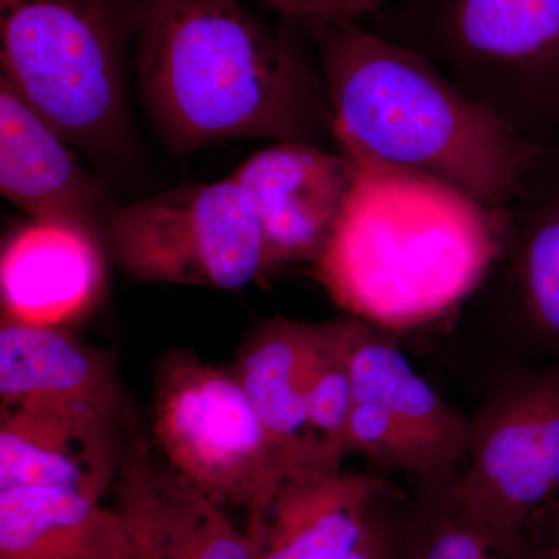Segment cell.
Wrapping results in <instances>:
<instances>
[{
  "label": "cell",
  "mask_w": 559,
  "mask_h": 559,
  "mask_svg": "<svg viewBox=\"0 0 559 559\" xmlns=\"http://www.w3.org/2000/svg\"><path fill=\"white\" fill-rule=\"evenodd\" d=\"M380 21L522 138L558 145L559 0H401Z\"/></svg>",
  "instance_id": "277c9868"
},
{
  "label": "cell",
  "mask_w": 559,
  "mask_h": 559,
  "mask_svg": "<svg viewBox=\"0 0 559 559\" xmlns=\"http://www.w3.org/2000/svg\"><path fill=\"white\" fill-rule=\"evenodd\" d=\"M143 105L171 153L224 140L334 143L320 66L240 0H135Z\"/></svg>",
  "instance_id": "6da1fadb"
},
{
  "label": "cell",
  "mask_w": 559,
  "mask_h": 559,
  "mask_svg": "<svg viewBox=\"0 0 559 559\" xmlns=\"http://www.w3.org/2000/svg\"><path fill=\"white\" fill-rule=\"evenodd\" d=\"M318 51L337 150L358 148L503 209L547 146L522 138L418 51L358 24L299 25Z\"/></svg>",
  "instance_id": "3957f363"
},
{
  "label": "cell",
  "mask_w": 559,
  "mask_h": 559,
  "mask_svg": "<svg viewBox=\"0 0 559 559\" xmlns=\"http://www.w3.org/2000/svg\"><path fill=\"white\" fill-rule=\"evenodd\" d=\"M347 452L373 468L432 484L457 473L471 440L460 414L411 366L395 334L360 320L349 355Z\"/></svg>",
  "instance_id": "9c48e42d"
},
{
  "label": "cell",
  "mask_w": 559,
  "mask_h": 559,
  "mask_svg": "<svg viewBox=\"0 0 559 559\" xmlns=\"http://www.w3.org/2000/svg\"><path fill=\"white\" fill-rule=\"evenodd\" d=\"M10 403L84 407L134 426L114 360L58 326L3 320L0 404Z\"/></svg>",
  "instance_id": "e0dca14e"
},
{
  "label": "cell",
  "mask_w": 559,
  "mask_h": 559,
  "mask_svg": "<svg viewBox=\"0 0 559 559\" xmlns=\"http://www.w3.org/2000/svg\"><path fill=\"white\" fill-rule=\"evenodd\" d=\"M127 20L117 0H0L2 76L72 145L117 162L131 148Z\"/></svg>",
  "instance_id": "5b68a950"
},
{
  "label": "cell",
  "mask_w": 559,
  "mask_h": 559,
  "mask_svg": "<svg viewBox=\"0 0 559 559\" xmlns=\"http://www.w3.org/2000/svg\"><path fill=\"white\" fill-rule=\"evenodd\" d=\"M460 499L499 530L528 533L559 498V362L511 373L471 419Z\"/></svg>",
  "instance_id": "ba28073f"
},
{
  "label": "cell",
  "mask_w": 559,
  "mask_h": 559,
  "mask_svg": "<svg viewBox=\"0 0 559 559\" xmlns=\"http://www.w3.org/2000/svg\"><path fill=\"white\" fill-rule=\"evenodd\" d=\"M114 507L139 559H255L252 540L148 441L128 433Z\"/></svg>",
  "instance_id": "4fadbf2b"
},
{
  "label": "cell",
  "mask_w": 559,
  "mask_h": 559,
  "mask_svg": "<svg viewBox=\"0 0 559 559\" xmlns=\"http://www.w3.org/2000/svg\"><path fill=\"white\" fill-rule=\"evenodd\" d=\"M459 471L447 479L418 484L401 516L399 559H544L536 530L510 533L466 509Z\"/></svg>",
  "instance_id": "ffe728a7"
},
{
  "label": "cell",
  "mask_w": 559,
  "mask_h": 559,
  "mask_svg": "<svg viewBox=\"0 0 559 559\" xmlns=\"http://www.w3.org/2000/svg\"><path fill=\"white\" fill-rule=\"evenodd\" d=\"M134 426L60 404H0V491L47 488L100 500Z\"/></svg>",
  "instance_id": "7c38bea8"
},
{
  "label": "cell",
  "mask_w": 559,
  "mask_h": 559,
  "mask_svg": "<svg viewBox=\"0 0 559 559\" xmlns=\"http://www.w3.org/2000/svg\"><path fill=\"white\" fill-rule=\"evenodd\" d=\"M500 215L502 250L480 289L527 347L559 362V145L539 154Z\"/></svg>",
  "instance_id": "30bf717a"
},
{
  "label": "cell",
  "mask_w": 559,
  "mask_h": 559,
  "mask_svg": "<svg viewBox=\"0 0 559 559\" xmlns=\"http://www.w3.org/2000/svg\"><path fill=\"white\" fill-rule=\"evenodd\" d=\"M0 191L35 223L76 227L102 241L105 187L81 168L69 142L0 75Z\"/></svg>",
  "instance_id": "5bb4252c"
},
{
  "label": "cell",
  "mask_w": 559,
  "mask_h": 559,
  "mask_svg": "<svg viewBox=\"0 0 559 559\" xmlns=\"http://www.w3.org/2000/svg\"><path fill=\"white\" fill-rule=\"evenodd\" d=\"M314 323L277 316L260 323L230 367L293 477L331 473L312 439L301 393ZM334 473V471H333Z\"/></svg>",
  "instance_id": "ac0fdd59"
},
{
  "label": "cell",
  "mask_w": 559,
  "mask_h": 559,
  "mask_svg": "<svg viewBox=\"0 0 559 559\" xmlns=\"http://www.w3.org/2000/svg\"><path fill=\"white\" fill-rule=\"evenodd\" d=\"M134 559H139L138 557H134Z\"/></svg>",
  "instance_id": "d4e9b609"
},
{
  "label": "cell",
  "mask_w": 559,
  "mask_h": 559,
  "mask_svg": "<svg viewBox=\"0 0 559 559\" xmlns=\"http://www.w3.org/2000/svg\"><path fill=\"white\" fill-rule=\"evenodd\" d=\"M114 509L76 492L0 491V559H134Z\"/></svg>",
  "instance_id": "d6986e66"
},
{
  "label": "cell",
  "mask_w": 559,
  "mask_h": 559,
  "mask_svg": "<svg viewBox=\"0 0 559 559\" xmlns=\"http://www.w3.org/2000/svg\"><path fill=\"white\" fill-rule=\"evenodd\" d=\"M389 481L369 474H305L280 487L246 535L255 559H344L388 500Z\"/></svg>",
  "instance_id": "9a60e30c"
},
{
  "label": "cell",
  "mask_w": 559,
  "mask_h": 559,
  "mask_svg": "<svg viewBox=\"0 0 559 559\" xmlns=\"http://www.w3.org/2000/svg\"><path fill=\"white\" fill-rule=\"evenodd\" d=\"M355 183L312 275L348 316L395 333L459 310L502 250L500 209L443 180L340 150Z\"/></svg>",
  "instance_id": "7a4b0ae2"
},
{
  "label": "cell",
  "mask_w": 559,
  "mask_h": 559,
  "mask_svg": "<svg viewBox=\"0 0 559 559\" xmlns=\"http://www.w3.org/2000/svg\"><path fill=\"white\" fill-rule=\"evenodd\" d=\"M297 25L312 22L358 24L362 20L380 21L388 0H259Z\"/></svg>",
  "instance_id": "7402d4cb"
},
{
  "label": "cell",
  "mask_w": 559,
  "mask_h": 559,
  "mask_svg": "<svg viewBox=\"0 0 559 559\" xmlns=\"http://www.w3.org/2000/svg\"><path fill=\"white\" fill-rule=\"evenodd\" d=\"M230 178L259 219L270 272L319 260L347 204L356 167L322 146L277 142L250 156Z\"/></svg>",
  "instance_id": "8fae6325"
},
{
  "label": "cell",
  "mask_w": 559,
  "mask_h": 559,
  "mask_svg": "<svg viewBox=\"0 0 559 559\" xmlns=\"http://www.w3.org/2000/svg\"><path fill=\"white\" fill-rule=\"evenodd\" d=\"M390 495L356 549L344 559H393L399 555L404 502Z\"/></svg>",
  "instance_id": "603a6c76"
},
{
  "label": "cell",
  "mask_w": 559,
  "mask_h": 559,
  "mask_svg": "<svg viewBox=\"0 0 559 559\" xmlns=\"http://www.w3.org/2000/svg\"><path fill=\"white\" fill-rule=\"evenodd\" d=\"M102 242L140 282L235 290L266 274L259 219L230 176L110 210Z\"/></svg>",
  "instance_id": "52a82bcc"
},
{
  "label": "cell",
  "mask_w": 559,
  "mask_h": 559,
  "mask_svg": "<svg viewBox=\"0 0 559 559\" xmlns=\"http://www.w3.org/2000/svg\"><path fill=\"white\" fill-rule=\"evenodd\" d=\"M102 245L64 224L21 227L0 261L3 320L60 326L90 310L105 285Z\"/></svg>",
  "instance_id": "2e32d148"
},
{
  "label": "cell",
  "mask_w": 559,
  "mask_h": 559,
  "mask_svg": "<svg viewBox=\"0 0 559 559\" xmlns=\"http://www.w3.org/2000/svg\"><path fill=\"white\" fill-rule=\"evenodd\" d=\"M547 516H549L550 527L546 532L544 539V559H559V500L547 509Z\"/></svg>",
  "instance_id": "cb8c5ba5"
},
{
  "label": "cell",
  "mask_w": 559,
  "mask_h": 559,
  "mask_svg": "<svg viewBox=\"0 0 559 559\" xmlns=\"http://www.w3.org/2000/svg\"><path fill=\"white\" fill-rule=\"evenodd\" d=\"M153 447L194 487L255 521L290 471L230 367L173 349L154 371Z\"/></svg>",
  "instance_id": "8992f818"
},
{
  "label": "cell",
  "mask_w": 559,
  "mask_h": 559,
  "mask_svg": "<svg viewBox=\"0 0 559 559\" xmlns=\"http://www.w3.org/2000/svg\"><path fill=\"white\" fill-rule=\"evenodd\" d=\"M360 320L352 316L314 323L301 377L305 409L312 439L325 468L341 471L347 457V430L353 407L349 355Z\"/></svg>",
  "instance_id": "44dd1931"
}]
</instances>
